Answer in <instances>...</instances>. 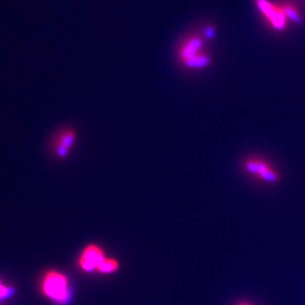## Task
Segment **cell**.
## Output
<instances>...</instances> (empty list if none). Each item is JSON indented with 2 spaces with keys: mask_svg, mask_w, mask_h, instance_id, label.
I'll return each mask as SVG.
<instances>
[{
  "mask_svg": "<svg viewBox=\"0 0 305 305\" xmlns=\"http://www.w3.org/2000/svg\"><path fill=\"white\" fill-rule=\"evenodd\" d=\"M42 291L48 299L58 305H69L73 300L70 279L58 270L48 271L42 281Z\"/></svg>",
  "mask_w": 305,
  "mask_h": 305,
  "instance_id": "1",
  "label": "cell"
},
{
  "mask_svg": "<svg viewBox=\"0 0 305 305\" xmlns=\"http://www.w3.org/2000/svg\"><path fill=\"white\" fill-rule=\"evenodd\" d=\"M77 134L73 128H62L56 132L50 142V150L58 159L67 158L76 144Z\"/></svg>",
  "mask_w": 305,
  "mask_h": 305,
  "instance_id": "2",
  "label": "cell"
},
{
  "mask_svg": "<svg viewBox=\"0 0 305 305\" xmlns=\"http://www.w3.org/2000/svg\"><path fill=\"white\" fill-rule=\"evenodd\" d=\"M106 258L105 253L101 247L97 244H88L81 253L77 264L84 272H97L98 268Z\"/></svg>",
  "mask_w": 305,
  "mask_h": 305,
  "instance_id": "3",
  "label": "cell"
},
{
  "mask_svg": "<svg viewBox=\"0 0 305 305\" xmlns=\"http://www.w3.org/2000/svg\"><path fill=\"white\" fill-rule=\"evenodd\" d=\"M254 2L274 29L282 31L287 27L288 18L281 5L273 4L268 0H254Z\"/></svg>",
  "mask_w": 305,
  "mask_h": 305,
  "instance_id": "4",
  "label": "cell"
},
{
  "mask_svg": "<svg viewBox=\"0 0 305 305\" xmlns=\"http://www.w3.org/2000/svg\"><path fill=\"white\" fill-rule=\"evenodd\" d=\"M120 268L119 262L113 258H107L104 259V261L100 264L98 268L97 272L102 275H109L112 273L116 272Z\"/></svg>",
  "mask_w": 305,
  "mask_h": 305,
  "instance_id": "5",
  "label": "cell"
},
{
  "mask_svg": "<svg viewBox=\"0 0 305 305\" xmlns=\"http://www.w3.org/2000/svg\"><path fill=\"white\" fill-rule=\"evenodd\" d=\"M281 7L288 19H290L296 23L302 22V16H301L300 10L297 9L296 6L291 3H283L281 4Z\"/></svg>",
  "mask_w": 305,
  "mask_h": 305,
  "instance_id": "6",
  "label": "cell"
},
{
  "mask_svg": "<svg viewBox=\"0 0 305 305\" xmlns=\"http://www.w3.org/2000/svg\"><path fill=\"white\" fill-rule=\"evenodd\" d=\"M202 46V41L200 39H193L190 42V44H188V47L186 48L185 50L183 51V54L187 59H190L192 57L195 56L198 50Z\"/></svg>",
  "mask_w": 305,
  "mask_h": 305,
  "instance_id": "7",
  "label": "cell"
},
{
  "mask_svg": "<svg viewBox=\"0 0 305 305\" xmlns=\"http://www.w3.org/2000/svg\"><path fill=\"white\" fill-rule=\"evenodd\" d=\"M209 62L208 57L205 56H194L187 60V64L190 67H203Z\"/></svg>",
  "mask_w": 305,
  "mask_h": 305,
  "instance_id": "8",
  "label": "cell"
},
{
  "mask_svg": "<svg viewBox=\"0 0 305 305\" xmlns=\"http://www.w3.org/2000/svg\"><path fill=\"white\" fill-rule=\"evenodd\" d=\"M260 175L264 177V179L269 180V181H274L276 178V176L267 169L264 170V171H262Z\"/></svg>",
  "mask_w": 305,
  "mask_h": 305,
  "instance_id": "9",
  "label": "cell"
},
{
  "mask_svg": "<svg viewBox=\"0 0 305 305\" xmlns=\"http://www.w3.org/2000/svg\"><path fill=\"white\" fill-rule=\"evenodd\" d=\"M8 294H9V289L3 287V285L0 284V299L8 296Z\"/></svg>",
  "mask_w": 305,
  "mask_h": 305,
  "instance_id": "10",
  "label": "cell"
},
{
  "mask_svg": "<svg viewBox=\"0 0 305 305\" xmlns=\"http://www.w3.org/2000/svg\"><path fill=\"white\" fill-rule=\"evenodd\" d=\"M214 30L210 28V27H208V29L206 30L205 35L207 38H211L213 36H214Z\"/></svg>",
  "mask_w": 305,
  "mask_h": 305,
  "instance_id": "11",
  "label": "cell"
},
{
  "mask_svg": "<svg viewBox=\"0 0 305 305\" xmlns=\"http://www.w3.org/2000/svg\"><path fill=\"white\" fill-rule=\"evenodd\" d=\"M248 305V304H245V303H243V304H240V305Z\"/></svg>",
  "mask_w": 305,
  "mask_h": 305,
  "instance_id": "12",
  "label": "cell"
}]
</instances>
